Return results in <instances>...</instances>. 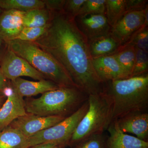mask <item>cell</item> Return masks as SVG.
Listing matches in <instances>:
<instances>
[{
  "label": "cell",
  "instance_id": "obj_11",
  "mask_svg": "<svg viewBox=\"0 0 148 148\" xmlns=\"http://www.w3.org/2000/svg\"><path fill=\"white\" fill-rule=\"evenodd\" d=\"M75 20L78 28L87 40L106 36L110 33L112 28L105 14L77 16Z\"/></svg>",
  "mask_w": 148,
  "mask_h": 148
},
{
  "label": "cell",
  "instance_id": "obj_27",
  "mask_svg": "<svg viewBox=\"0 0 148 148\" xmlns=\"http://www.w3.org/2000/svg\"><path fill=\"white\" fill-rule=\"evenodd\" d=\"M127 44L148 52V27H144L139 30L126 44Z\"/></svg>",
  "mask_w": 148,
  "mask_h": 148
},
{
  "label": "cell",
  "instance_id": "obj_22",
  "mask_svg": "<svg viewBox=\"0 0 148 148\" xmlns=\"http://www.w3.org/2000/svg\"><path fill=\"white\" fill-rule=\"evenodd\" d=\"M126 13L125 0H106L105 14L111 28Z\"/></svg>",
  "mask_w": 148,
  "mask_h": 148
},
{
  "label": "cell",
  "instance_id": "obj_8",
  "mask_svg": "<svg viewBox=\"0 0 148 148\" xmlns=\"http://www.w3.org/2000/svg\"><path fill=\"white\" fill-rule=\"evenodd\" d=\"M148 10V6L143 10L126 12L111 28V34L121 45H126L137 32L146 27L144 24L146 12Z\"/></svg>",
  "mask_w": 148,
  "mask_h": 148
},
{
  "label": "cell",
  "instance_id": "obj_24",
  "mask_svg": "<svg viewBox=\"0 0 148 148\" xmlns=\"http://www.w3.org/2000/svg\"><path fill=\"white\" fill-rule=\"evenodd\" d=\"M106 3V0H85L77 16L105 14Z\"/></svg>",
  "mask_w": 148,
  "mask_h": 148
},
{
  "label": "cell",
  "instance_id": "obj_21",
  "mask_svg": "<svg viewBox=\"0 0 148 148\" xmlns=\"http://www.w3.org/2000/svg\"><path fill=\"white\" fill-rule=\"evenodd\" d=\"M0 8L4 10H14L26 12L45 8L43 0H0Z\"/></svg>",
  "mask_w": 148,
  "mask_h": 148
},
{
  "label": "cell",
  "instance_id": "obj_34",
  "mask_svg": "<svg viewBox=\"0 0 148 148\" xmlns=\"http://www.w3.org/2000/svg\"><path fill=\"white\" fill-rule=\"evenodd\" d=\"M66 147L65 146L63 145H58L55 146V147L53 148H66Z\"/></svg>",
  "mask_w": 148,
  "mask_h": 148
},
{
  "label": "cell",
  "instance_id": "obj_25",
  "mask_svg": "<svg viewBox=\"0 0 148 148\" xmlns=\"http://www.w3.org/2000/svg\"><path fill=\"white\" fill-rule=\"evenodd\" d=\"M148 71V52L136 48V55L132 77L147 73Z\"/></svg>",
  "mask_w": 148,
  "mask_h": 148
},
{
  "label": "cell",
  "instance_id": "obj_16",
  "mask_svg": "<svg viewBox=\"0 0 148 148\" xmlns=\"http://www.w3.org/2000/svg\"><path fill=\"white\" fill-rule=\"evenodd\" d=\"M108 130L110 134L107 138L108 148H148V142L123 132L116 120L112 121Z\"/></svg>",
  "mask_w": 148,
  "mask_h": 148
},
{
  "label": "cell",
  "instance_id": "obj_3",
  "mask_svg": "<svg viewBox=\"0 0 148 148\" xmlns=\"http://www.w3.org/2000/svg\"><path fill=\"white\" fill-rule=\"evenodd\" d=\"M88 95L75 86L60 87L43 93L40 98L24 100L27 113L41 116L68 117L88 99Z\"/></svg>",
  "mask_w": 148,
  "mask_h": 148
},
{
  "label": "cell",
  "instance_id": "obj_36",
  "mask_svg": "<svg viewBox=\"0 0 148 148\" xmlns=\"http://www.w3.org/2000/svg\"><path fill=\"white\" fill-rule=\"evenodd\" d=\"M3 11L2 10V9L0 8V15H1V14Z\"/></svg>",
  "mask_w": 148,
  "mask_h": 148
},
{
  "label": "cell",
  "instance_id": "obj_26",
  "mask_svg": "<svg viewBox=\"0 0 148 148\" xmlns=\"http://www.w3.org/2000/svg\"><path fill=\"white\" fill-rule=\"evenodd\" d=\"M49 24L43 27H24L16 40L34 42L45 33Z\"/></svg>",
  "mask_w": 148,
  "mask_h": 148
},
{
  "label": "cell",
  "instance_id": "obj_10",
  "mask_svg": "<svg viewBox=\"0 0 148 148\" xmlns=\"http://www.w3.org/2000/svg\"><path fill=\"white\" fill-rule=\"evenodd\" d=\"M65 118L61 116H41L27 113L14 120L9 126L17 130L29 138L38 132L57 124Z\"/></svg>",
  "mask_w": 148,
  "mask_h": 148
},
{
  "label": "cell",
  "instance_id": "obj_35",
  "mask_svg": "<svg viewBox=\"0 0 148 148\" xmlns=\"http://www.w3.org/2000/svg\"><path fill=\"white\" fill-rule=\"evenodd\" d=\"M3 42L2 40L0 38V51H1V47L2 43Z\"/></svg>",
  "mask_w": 148,
  "mask_h": 148
},
{
  "label": "cell",
  "instance_id": "obj_17",
  "mask_svg": "<svg viewBox=\"0 0 148 148\" xmlns=\"http://www.w3.org/2000/svg\"><path fill=\"white\" fill-rule=\"evenodd\" d=\"M88 42L92 59L114 55L122 46L110 33L106 36L88 40Z\"/></svg>",
  "mask_w": 148,
  "mask_h": 148
},
{
  "label": "cell",
  "instance_id": "obj_28",
  "mask_svg": "<svg viewBox=\"0 0 148 148\" xmlns=\"http://www.w3.org/2000/svg\"><path fill=\"white\" fill-rule=\"evenodd\" d=\"M85 0H66L63 11L75 18L78 14Z\"/></svg>",
  "mask_w": 148,
  "mask_h": 148
},
{
  "label": "cell",
  "instance_id": "obj_4",
  "mask_svg": "<svg viewBox=\"0 0 148 148\" xmlns=\"http://www.w3.org/2000/svg\"><path fill=\"white\" fill-rule=\"evenodd\" d=\"M5 44L7 47L27 61L46 79L60 87H77L64 67L34 42L14 40Z\"/></svg>",
  "mask_w": 148,
  "mask_h": 148
},
{
  "label": "cell",
  "instance_id": "obj_29",
  "mask_svg": "<svg viewBox=\"0 0 148 148\" xmlns=\"http://www.w3.org/2000/svg\"><path fill=\"white\" fill-rule=\"evenodd\" d=\"M148 0H125L126 12L143 10L147 7Z\"/></svg>",
  "mask_w": 148,
  "mask_h": 148
},
{
  "label": "cell",
  "instance_id": "obj_9",
  "mask_svg": "<svg viewBox=\"0 0 148 148\" xmlns=\"http://www.w3.org/2000/svg\"><path fill=\"white\" fill-rule=\"evenodd\" d=\"M7 100L0 109V132L20 117L27 114L23 97L8 84L3 90Z\"/></svg>",
  "mask_w": 148,
  "mask_h": 148
},
{
  "label": "cell",
  "instance_id": "obj_33",
  "mask_svg": "<svg viewBox=\"0 0 148 148\" xmlns=\"http://www.w3.org/2000/svg\"><path fill=\"white\" fill-rule=\"evenodd\" d=\"M6 97L3 94L2 92H0V109L4 103L5 99Z\"/></svg>",
  "mask_w": 148,
  "mask_h": 148
},
{
  "label": "cell",
  "instance_id": "obj_13",
  "mask_svg": "<svg viewBox=\"0 0 148 148\" xmlns=\"http://www.w3.org/2000/svg\"><path fill=\"white\" fill-rule=\"evenodd\" d=\"M115 120L123 132L131 133L140 140L148 142L147 111L131 113Z\"/></svg>",
  "mask_w": 148,
  "mask_h": 148
},
{
  "label": "cell",
  "instance_id": "obj_5",
  "mask_svg": "<svg viewBox=\"0 0 148 148\" xmlns=\"http://www.w3.org/2000/svg\"><path fill=\"white\" fill-rule=\"evenodd\" d=\"M88 100V110L69 140L70 148L90 135L103 134L113 121L112 102L107 92L89 95Z\"/></svg>",
  "mask_w": 148,
  "mask_h": 148
},
{
  "label": "cell",
  "instance_id": "obj_20",
  "mask_svg": "<svg viewBox=\"0 0 148 148\" xmlns=\"http://www.w3.org/2000/svg\"><path fill=\"white\" fill-rule=\"evenodd\" d=\"M114 55L123 69L130 77H132L136 55L135 46L128 44L122 46Z\"/></svg>",
  "mask_w": 148,
  "mask_h": 148
},
{
  "label": "cell",
  "instance_id": "obj_2",
  "mask_svg": "<svg viewBox=\"0 0 148 148\" xmlns=\"http://www.w3.org/2000/svg\"><path fill=\"white\" fill-rule=\"evenodd\" d=\"M112 102L113 121L148 108V73L103 83Z\"/></svg>",
  "mask_w": 148,
  "mask_h": 148
},
{
  "label": "cell",
  "instance_id": "obj_23",
  "mask_svg": "<svg viewBox=\"0 0 148 148\" xmlns=\"http://www.w3.org/2000/svg\"><path fill=\"white\" fill-rule=\"evenodd\" d=\"M107 138L104 133L90 135L70 148H108Z\"/></svg>",
  "mask_w": 148,
  "mask_h": 148
},
{
  "label": "cell",
  "instance_id": "obj_32",
  "mask_svg": "<svg viewBox=\"0 0 148 148\" xmlns=\"http://www.w3.org/2000/svg\"><path fill=\"white\" fill-rule=\"evenodd\" d=\"M58 145H59L53 143H44L33 146L29 148H53Z\"/></svg>",
  "mask_w": 148,
  "mask_h": 148
},
{
  "label": "cell",
  "instance_id": "obj_30",
  "mask_svg": "<svg viewBox=\"0 0 148 148\" xmlns=\"http://www.w3.org/2000/svg\"><path fill=\"white\" fill-rule=\"evenodd\" d=\"M45 8L51 12H63L66 0H44Z\"/></svg>",
  "mask_w": 148,
  "mask_h": 148
},
{
  "label": "cell",
  "instance_id": "obj_14",
  "mask_svg": "<svg viewBox=\"0 0 148 148\" xmlns=\"http://www.w3.org/2000/svg\"><path fill=\"white\" fill-rule=\"evenodd\" d=\"M24 13L14 10L3 11L0 15V38L3 42L16 39L24 28Z\"/></svg>",
  "mask_w": 148,
  "mask_h": 148
},
{
  "label": "cell",
  "instance_id": "obj_6",
  "mask_svg": "<svg viewBox=\"0 0 148 148\" xmlns=\"http://www.w3.org/2000/svg\"><path fill=\"white\" fill-rule=\"evenodd\" d=\"M87 100L77 110L57 124L38 132L29 138V148L44 143H53L68 147L69 140L87 112Z\"/></svg>",
  "mask_w": 148,
  "mask_h": 148
},
{
  "label": "cell",
  "instance_id": "obj_7",
  "mask_svg": "<svg viewBox=\"0 0 148 148\" xmlns=\"http://www.w3.org/2000/svg\"><path fill=\"white\" fill-rule=\"evenodd\" d=\"M0 69L5 77L10 81L21 76L29 77L38 81L46 79L43 75L27 61L7 47L2 58H0Z\"/></svg>",
  "mask_w": 148,
  "mask_h": 148
},
{
  "label": "cell",
  "instance_id": "obj_18",
  "mask_svg": "<svg viewBox=\"0 0 148 148\" xmlns=\"http://www.w3.org/2000/svg\"><path fill=\"white\" fill-rule=\"evenodd\" d=\"M0 148H29V138L10 126L0 132Z\"/></svg>",
  "mask_w": 148,
  "mask_h": 148
},
{
  "label": "cell",
  "instance_id": "obj_19",
  "mask_svg": "<svg viewBox=\"0 0 148 148\" xmlns=\"http://www.w3.org/2000/svg\"><path fill=\"white\" fill-rule=\"evenodd\" d=\"M52 12L45 8L35 9L24 12L23 17L24 27H40L50 22Z\"/></svg>",
  "mask_w": 148,
  "mask_h": 148
},
{
  "label": "cell",
  "instance_id": "obj_15",
  "mask_svg": "<svg viewBox=\"0 0 148 148\" xmlns=\"http://www.w3.org/2000/svg\"><path fill=\"white\" fill-rule=\"evenodd\" d=\"M11 86L22 97L30 98L60 88L55 83L45 79L38 81H30L18 77L10 81Z\"/></svg>",
  "mask_w": 148,
  "mask_h": 148
},
{
  "label": "cell",
  "instance_id": "obj_1",
  "mask_svg": "<svg viewBox=\"0 0 148 148\" xmlns=\"http://www.w3.org/2000/svg\"><path fill=\"white\" fill-rule=\"evenodd\" d=\"M34 42L58 61L77 87L88 95L103 91V83L92 66L88 40L73 17L64 12H52L47 30Z\"/></svg>",
  "mask_w": 148,
  "mask_h": 148
},
{
  "label": "cell",
  "instance_id": "obj_31",
  "mask_svg": "<svg viewBox=\"0 0 148 148\" xmlns=\"http://www.w3.org/2000/svg\"><path fill=\"white\" fill-rule=\"evenodd\" d=\"M9 82L4 76L0 69V92H2L3 90L8 86Z\"/></svg>",
  "mask_w": 148,
  "mask_h": 148
},
{
  "label": "cell",
  "instance_id": "obj_12",
  "mask_svg": "<svg viewBox=\"0 0 148 148\" xmlns=\"http://www.w3.org/2000/svg\"><path fill=\"white\" fill-rule=\"evenodd\" d=\"M92 64L95 73L103 83L130 77L114 55L92 59Z\"/></svg>",
  "mask_w": 148,
  "mask_h": 148
}]
</instances>
